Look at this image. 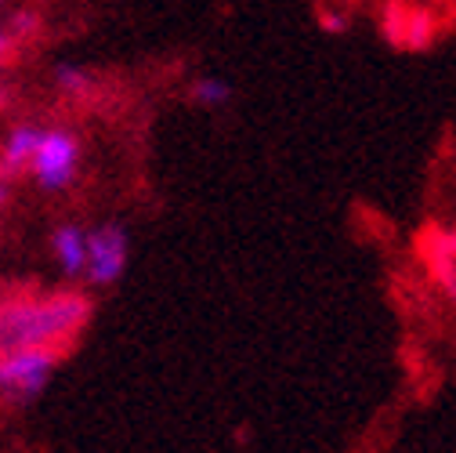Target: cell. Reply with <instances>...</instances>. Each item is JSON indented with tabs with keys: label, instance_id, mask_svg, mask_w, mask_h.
Instances as JSON below:
<instances>
[{
	"label": "cell",
	"instance_id": "obj_14",
	"mask_svg": "<svg viewBox=\"0 0 456 453\" xmlns=\"http://www.w3.org/2000/svg\"><path fill=\"white\" fill-rule=\"evenodd\" d=\"M4 203H8V185L0 182V207H4Z\"/></svg>",
	"mask_w": 456,
	"mask_h": 453
},
{
	"label": "cell",
	"instance_id": "obj_1",
	"mask_svg": "<svg viewBox=\"0 0 456 453\" xmlns=\"http://www.w3.org/2000/svg\"><path fill=\"white\" fill-rule=\"evenodd\" d=\"M87 319H91V298L80 291L4 294L0 298V356L26 349H51L66 356V349L80 337Z\"/></svg>",
	"mask_w": 456,
	"mask_h": 453
},
{
	"label": "cell",
	"instance_id": "obj_3",
	"mask_svg": "<svg viewBox=\"0 0 456 453\" xmlns=\"http://www.w3.org/2000/svg\"><path fill=\"white\" fill-rule=\"evenodd\" d=\"M62 352L51 349H26V352H8L0 356V395H8L15 403H29L40 395L59 367Z\"/></svg>",
	"mask_w": 456,
	"mask_h": 453
},
{
	"label": "cell",
	"instance_id": "obj_10",
	"mask_svg": "<svg viewBox=\"0 0 456 453\" xmlns=\"http://www.w3.org/2000/svg\"><path fill=\"white\" fill-rule=\"evenodd\" d=\"M54 80H59L62 91H73V95H84L91 87V73H84L77 66H59L54 70Z\"/></svg>",
	"mask_w": 456,
	"mask_h": 453
},
{
	"label": "cell",
	"instance_id": "obj_8",
	"mask_svg": "<svg viewBox=\"0 0 456 453\" xmlns=\"http://www.w3.org/2000/svg\"><path fill=\"white\" fill-rule=\"evenodd\" d=\"M428 258H431L435 279L445 287V294L456 301V233L452 236H435L431 247H428Z\"/></svg>",
	"mask_w": 456,
	"mask_h": 453
},
{
	"label": "cell",
	"instance_id": "obj_6",
	"mask_svg": "<svg viewBox=\"0 0 456 453\" xmlns=\"http://www.w3.org/2000/svg\"><path fill=\"white\" fill-rule=\"evenodd\" d=\"M40 131L44 128H33V124H19L4 145H0V182L8 185V178H19L22 171H29L33 163V152H37V142H40Z\"/></svg>",
	"mask_w": 456,
	"mask_h": 453
},
{
	"label": "cell",
	"instance_id": "obj_2",
	"mask_svg": "<svg viewBox=\"0 0 456 453\" xmlns=\"http://www.w3.org/2000/svg\"><path fill=\"white\" fill-rule=\"evenodd\" d=\"M77 167H80V138L66 128H44L29 163V175L37 178V185L47 193H62L73 185Z\"/></svg>",
	"mask_w": 456,
	"mask_h": 453
},
{
	"label": "cell",
	"instance_id": "obj_7",
	"mask_svg": "<svg viewBox=\"0 0 456 453\" xmlns=\"http://www.w3.org/2000/svg\"><path fill=\"white\" fill-rule=\"evenodd\" d=\"M51 251L59 258L62 272L66 276H84V265H87V233L80 225H59L51 236Z\"/></svg>",
	"mask_w": 456,
	"mask_h": 453
},
{
	"label": "cell",
	"instance_id": "obj_11",
	"mask_svg": "<svg viewBox=\"0 0 456 453\" xmlns=\"http://www.w3.org/2000/svg\"><path fill=\"white\" fill-rule=\"evenodd\" d=\"M40 29V19H37V12H19L15 19H12V26H8V33L22 44V40H29L33 33Z\"/></svg>",
	"mask_w": 456,
	"mask_h": 453
},
{
	"label": "cell",
	"instance_id": "obj_9",
	"mask_svg": "<svg viewBox=\"0 0 456 453\" xmlns=\"http://www.w3.org/2000/svg\"><path fill=\"white\" fill-rule=\"evenodd\" d=\"M192 98H196L200 105H207V109H217V105L232 102V87H228L224 80H217V77H200V80L192 84Z\"/></svg>",
	"mask_w": 456,
	"mask_h": 453
},
{
	"label": "cell",
	"instance_id": "obj_12",
	"mask_svg": "<svg viewBox=\"0 0 456 453\" xmlns=\"http://www.w3.org/2000/svg\"><path fill=\"white\" fill-rule=\"evenodd\" d=\"M15 51H19V40H15L4 26H0V70L15 62Z\"/></svg>",
	"mask_w": 456,
	"mask_h": 453
},
{
	"label": "cell",
	"instance_id": "obj_13",
	"mask_svg": "<svg viewBox=\"0 0 456 453\" xmlns=\"http://www.w3.org/2000/svg\"><path fill=\"white\" fill-rule=\"evenodd\" d=\"M8 102H12V91H8V84H4V80H0V112L8 109Z\"/></svg>",
	"mask_w": 456,
	"mask_h": 453
},
{
	"label": "cell",
	"instance_id": "obj_4",
	"mask_svg": "<svg viewBox=\"0 0 456 453\" xmlns=\"http://www.w3.org/2000/svg\"><path fill=\"white\" fill-rule=\"evenodd\" d=\"M127 254H131V240L120 221H102L98 229L87 233V265L84 276L98 287L117 283L127 268Z\"/></svg>",
	"mask_w": 456,
	"mask_h": 453
},
{
	"label": "cell",
	"instance_id": "obj_5",
	"mask_svg": "<svg viewBox=\"0 0 456 453\" xmlns=\"http://www.w3.org/2000/svg\"><path fill=\"white\" fill-rule=\"evenodd\" d=\"M384 37H387V44L403 47V51H424L435 40V26L424 8L387 4L384 8Z\"/></svg>",
	"mask_w": 456,
	"mask_h": 453
}]
</instances>
